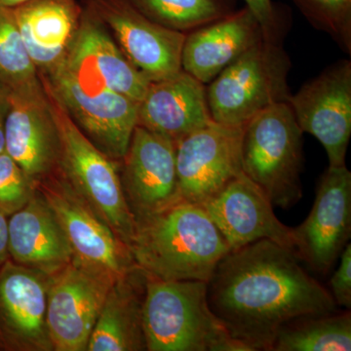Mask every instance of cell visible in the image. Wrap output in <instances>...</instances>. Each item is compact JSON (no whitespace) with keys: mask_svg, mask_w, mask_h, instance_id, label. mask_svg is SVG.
Here are the masks:
<instances>
[{"mask_svg":"<svg viewBox=\"0 0 351 351\" xmlns=\"http://www.w3.org/2000/svg\"><path fill=\"white\" fill-rule=\"evenodd\" d=\"M292 251L262 239L230 250L207 282L210 308L247 351L272 350L279 330L302 316L338 311L331 293Z\"/></svg>","mask_w":351,"mask_h":351,"instance_id":"cell-1","label":"cell"},{"mask_svg":"<svg viewBox=\"0 0 351 351\" xmlns=\"http://www.w3.org/2000/svg\"><path fill=\"white\" fill-rule=\"evenodd\" d=\"M129 249L147 276L205 282L230 251L203 207L184 200L136 219Z\"/></svg>","mask_w":351,"mask_h":351,"instance_id":"cell-2","label":"cell"},{"mask_svg":"<svg viewBox=\"0 0 351 351\" xmlns=\"http://www.w3.org/2000/svg\"><path fill=\"white\" fill-rule=\"evenodd\" d=\"M143 322L149 351H247L219 322L207 282L147 276Z\"/></svg>","mask_w":351,"mask_h":351,"instance_id":"cell-3","label":"cell"},{"mask_svg":"<svg viewBox=\"0 0 351 351\" xmlns=\"http://www.w3.org/2000/svg\"><path fill=\"white\" fill-rule=\"evenodd\" d=\"M302 134L286 101L265 108L243 126L242 171L281 209L302 197Z\"/></svg>","mask_w":351,"mask_h":351,"instance_id":"cell-4","label":"cell"},{"mask_svg":"<svg viewBox=\"0 0 351 351\" xmlns=\"http://www.w3.org/2000/svg\"><path fill=\"white\" fill-rule=\"evenodd\" d=\"M61 140V171L69 184L129 247L135 219L127 205L120 161L100 151L71 119L47 78L38 75Z\"/></svg>","mask_w":351,"mask_h":351,"instance_id":"cell-5","label":"cell"},{"mask_svg":"<svg viewBox=\"0 0 351 351\" xmlns=\"http://www.w3.org/2000/svg\"><path fill=\"white\" fill-rule=\"evenodd\" d=\"M290 58L280 41L263 38L206 85L212 120L243 127L270 106L290 97Z\"/></svg>","mask_w":351,"mask_h":351,"instance_id":"cell-6","label":"cell"},{"mask_svg":"<svg viewBox=\"0 0 351 351\" xmlns=\"http://www.w3.org/2000/svg\"><path fill=\"white\" fill-rule=\"evenodd\" d=\"M56 214L73 262L119 278L136 267L130 249L82 197L61 169L36 184Z\"/></svg>","mask_w":351,"mask_h":351,"instance_id":"cell-7","label":"cell"},{"mask_svg":"<svg viewBox=\"0 0 351 351\" xmlns=\"http://www.w3.org/2000/svg\"><path fill=\"white\" fill-rule=\"evenodd\" d=\"M117 279L73 261L49 277L46 321L53 351H87L90 335Z\"/></svg>","mask_w":351,"mask_h":351,"instance_id":"cell-8","label":"cell"},{"mask_svg":"<svg viewBox=\"0 0 351 351\" xmlns=\"http://www.w3.org/2000/svg\"><path fill=\"white\" fill-rule=\"evenodd\" d=\"M83 4L112 32L127 59L149 82L182 71L186 34L154 22L131 0H84Z\"/></svg>","mask_w":351,"mask_h":351,"instance_id":"cell-9","label":"cell"},{"mask_svg":"<svg viewBox=\"0 0 351 351\" xmlns=\"http://www.w3.org/2000/svg\"><path fill=\"white\" fill-rule=\"evenodd\" d=\"M304 133L319 141L329 166H346L351 136V62L341 60L304 83L288 101Z\"/></svg>","mask_w":351,"mask_h":351,"instance_id":"cell-10","label":"cell"},{"mask_svg":"<svg viewBox=\"0 0 351 351\" xmlns=\"http://www.w3.org/2000/svg\"><path fill=\"white\" fill-rule=\"evenodd\" d=\"M44 76L84 135L113 160L121 161L138 125V101L110 90L84 86L64 69Z\"/></svg>","mask_w":351,"mask_h":351,"instance_id":"cell-11","label":"cell"},{"mask_svg":"<svg viewBox=\"0 0 351 351\" xmlns=\"http://www.w3.org/2000/svg\"><path fill=\"white\" fill-rule=\"evenodd\" d=\"M243 127L212 121L176 143V168L182 200L202 205L241 174Z\"/></svg>","mask_w":351,"mask_h":351,"instance_id":"cell-12","label":"cell"},{"mask_svg":"<svg viewBox=\"0 0 351 351\" xmlns=\"http://www.w3.org/2000/svg\"><path fill=\"white\" fill-rule=\"evenodd\" d=\"M294 254L309 269L326 274L351 237V173L346 166L321 176L307 218L293 228Z\"/></svg>","mask_w":351,"mask_h":351,"instance_id":"cell-13","label":"cell"},{"mask_svg":"<svg viewBox=\"0 0 351 351\" xmlns=\"http://www.w3.org/2000/svg\"><path fill=\"white\" fill-rule=\"evenodd\" d=\"M120 180L135 221L182 200L176 168V143L136 126L125 156L120 161Z\"/></svg>","mask_w":351,"mask_h":351,"instance_id":"cell-14","label":"cell"},{"mask_svg":"<svg viewBox=\"0 0 351 351\" xmlns=\"http://www.w3.org/2000/svg\"><path fill=\"white\" fill-rule=\"evenodd\" d=\"M5 152L38 184L61 169V140L39 82L10 90Z\"/></svg>","mask_w":351,"mask_h":351,"instance_id":"cell-15","label":"cell"},{"mask_svg":"<svg viewBox=\"0 0 351 351\" xmlns=\"http://www.w3.org/2000/svg\"><path fill=\"white\" fill-rule=\"evenodd\" d=\"M49 277L14 263L0 267V348L53 351L48 332Z\"/></svg>","mask_w":351,"mask_h":351,"instance_id":"cell-16","label":"cell"},{"mask_svg":"<svg viewBox=\"0 0 351 351\" xmlns=\"http://www.w3.org/2000/svg\"><path fill=\"white\" fill-rule=\"evenodd\" d=\"M82 5L77 36L61 69L84 86L110 90L140 103L151 82L127 59L101 21Z\"/></svg>","mask_w":351,"mask_h":351,"instance_id":"cell-17","label":"cell"},{"mask_svg":"<svg viewBox=\"0 0 351 351\" xmlns=\"http://www.w3.org/2000/svg\"><path fill=\"white\" fill-rule=\"evenodd\" d=\"M200 206L230 250L267 239L294 253L293 228L277 219L267 196L243 172Z\"/></svg>","mask_w":351,"mask_h":351,"instance_id":"cell-18","label":"cell"},{"mask_svg":"<svg viewBox=\"0 0 351 351\" xmlns=\"http://www.w3.org/2000/svg\"><path fill=\"white\" fill-rule=\"evenodd\" d=\"M13 13L38 75H52L69 54L83 12L78 0H29Z\"/></svg>","mask_w":351,"mask_h":351,"instance_id":"cell-19","label":"cell"},{"mask_svg":"<svg viewBox=\"0 0 351 351\" xmlns=\"http://www.w3.org/2000/svg\"><path fill=\"white\" fill-rule=\"evenodd\" d=\"M263 38L260 23L245 6L186 34L182 69L204 85Z\"/></svg>","mask_w":351,"mask_h":351,"instance_id":"cell-20","label":"cell"},{"mask_svg":"<svg viewBox=\"0 0 351 351\" xmlns=\"http://www.w3.org/2000/svg\"><path fill=\"white\" fill-rule=\"evenodd\" d=\"M206 85L186 71L149 83L138 103V125L173 142L211 123Z\"/></svg>","mask_w":351,"mask_h":351,"instance_id":"cell-21","label":"cell"},{"mask_svg":"<svg viewBox=\"0 0 351 351\" xmlns=\"http://www.w3.org/2000/svg\"><path fill=\"white\" fill-rule=\"evenodd\" d=\"M9 257L14 263L52 276L73 262V251L59 219L38 191L8 217Z\"/></svg>","mask_w":351,"mask_h":351,"instance_id":"cell-22","label":"cell"},{"mask_svg":"<svg viewBox=\"0 0 351 351\" xmlns=\"http://www.w3.org/2000/svg\"><path fill=\"white\" fill-rule=\"evenodd\" d=\"M147 276L138 265L113 282L88 341L87 351H145L143 309Z\"/></svg>","mask_w":351,"mask_h":351,"instance_id":"cell-23","label":"cell"},{"mask_svg":"<svg viewBox=\"0 0 351 351\" xmlns=\"http://www.w3.org/2000/svg\"><path fill=\"white\" fill-rule=\"evenodd\" d=\"M350 311L302 316L284 325L271 351H350Z\"/></svg>","mask_w":351,"mask_h":351,"instance_id":"cell-24","label":"cell"},{"mask_svg":"<svg viewBox=\"0 0 351 351\" xmlns=\"http://www.w3.org/2000/svg\"><path fill=\"white\" fill-rule=\"evenodd\" d=\"M154 22L173 31L193 32L235 11L234 0H131Z\"/></svg>","mask_w":351,"mask_h":351,"instance_id":"cell-25","label":"cell"},{"mask_svg":"<svg viewBox=\"0 0 351 351\" xmlns=\"http://www.w3.org/2000/svg\"><path fill=\"white\" fill-rule=\"evenodd\" d=\"M39 82L16 22L13 9L0 5V83L9 90Z\"/></svg>","mask_w":351,"mask_h":351,"instance_id":"cell-26","label":"cell"},{"mask_svg":"<svg viewBox=\"0 0 351 351\" xmlns=\"http://www.w3.org/2000/svg\"><path fill=\"white\" fill-rule=\"evenodd\" d=\"M315 29L326 32L341 50L351 53V0H293Z\"/></svg>","mask_w":351,"mask_h":351,"instance_id":"cell-27","label":"cell"},{"mask_svg":"<svg viewBox=\"0 0 351 351\" xmlns=\"http://www.w3.org/2000/svg\"><path fill=\"white\" fill-rule=\"evenodd\" d=\"M38 191L36 182L5 152L0 154V213L19 211Z\"/></svg>","mask_w":351,"mask_h":351,"instance_id":"cell-28","label":"cell"},{"mask_svg":"<svg viewBox=\"0 0 351 351\" xmlns=\"http://www.w3.org/2000/svg\"><path fill=\"white\" fill-rule=\"evenodd\" d=\"M246 6L257 18L263 32V38L280 41L283 29L282 16L272 0H244Z\"/></svg>","mask_w":351,"mask_h":351,"instance_id":"cell-29","label":"cell"},{"mask_svg":"<svg viewBox=\"0 0 351 351\" xmlns=\"http://www.w3.org/2000/svg\"><path fill=\"white\" fill-rule=\"evenodd\" d=\"M341 263L330 279L329 292L337 306L351 307V245L348 243L341 252Z\"/></svg>","mask_w":351,"mask_h":351,"instance_id":"cell-30","label":"cell"},{"mask_svg":"<svg viewBox=\"0 0 351 351\" xmlns=\"http://www.w3.org/2000/svg\"><path fill=\"white\" fill-rule=\"evenodd\" d=\"M10 106V90L0 83V154L5 152V124Z\"/></svg>","mask_w":351,"mask_h":351,"instance_id":"cell-31","label":"cell"},{"mask_svg":"<svg viewBox=\"0 0 351 351\" xmlns=\"http://www.w3.org/2000/svg\"><path fill=\"white\" fill-rule=\"evenodd\" d=\"M8 218L0 213V267L9 260Z\"/></svg>","mask_w":351,"mask_h":351,"instance_id":"cell-32","label":"cell"},{"mask_svg":"<svg viewBox=\"0 0 351 351\" xmlns=\"http://www.w3.org/2000/svg\"><path fill=\"white\" fill-rule=\"evenodd\" d=\"M27 1L29 0H0V5L14 8V7L19 6Z\"/></svg>","mask_w":351,"mask_h":351,"instance_id":"cell-33","label":"cell"}]
</instances>
